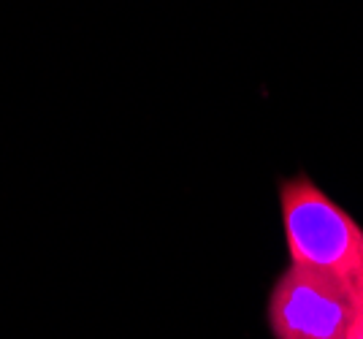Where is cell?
I'll use <instances>...</instances> for the list:
<instances>
[{
  "label": "cell",
  "instance_id": "obj_1",
  "mask_svg": "<svg viewBox=\"0 0 363 339\" xmlns=\"http://www.w3.org/2000/svg\"><path fill=\"white\" fill-rule=\"evenodd\" d=\"M279 217L290 266L358 285L363 279V228L345 206L296 174L279 182Z\"/></svg>",
  "mask_w": 363,
  "mask_h": 339
},
{
  "label": "cell",
  "instance_id": "obj_2",
  "mask_svg": "<svg viewBox=\"0 0 363 339\" xmlns=\"http://www.w3.org/2000/svg\"><path fill=\"white\" fill-rule=\"evenodd\" d=\"M355 285L288 266L266 299L274 339H350L355 323Z\"/></svg>",
  "mask_w": 363,
  "mask_h": 339
},
{
  "label": "cell",
  "instance_id": "obj_3",
  "mask_svg": "<svg viewBox=\"0 0 363 339\" xmlns=\"http://www.w3.org/2000/svg\"><path fill=\"white\" fill-rule=\"evenodd\" d=\"M355 323H352V331H350V339H363V279L355 285Z\"/></svg>",
  "mask_w": 363,
  "mask_h": 339
}]
</instances>
